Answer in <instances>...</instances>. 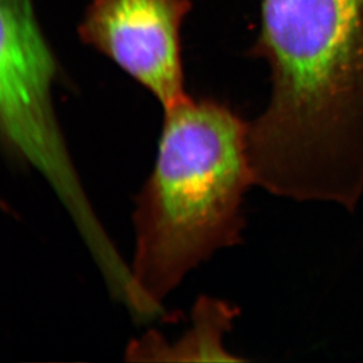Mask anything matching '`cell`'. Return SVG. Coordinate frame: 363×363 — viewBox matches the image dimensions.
<instances>
[{
  "instance_id": "2",
  "label": "cell",
  "mask_w": 363,
  "mask_h": 363,
  "mask_svg": "<svg viewBox=\"0 0 363 363\" xmlns=\"http://www.w3.org/2000/svg\"><path fill=\"white\" fill-rule=\"evenodd\" d=\"M248 123L225 104L185 99L164 108L158 155L134 212V281L157 307L216 250L240 241L254 184Z\"/></svg>"
},
{
  "instance_id": "4",
  "label": "cell",
  "mask_w": 363,
  "mask_h": 363,
  "mask_svg": "<svg viewBox=\"0 0 363 363\" xmlns=\"http://www.w3.org/2000/svg\"><path fill=\"white\" fill-rule=\"evenodd\" d=\"M191 9L189 0H92L80 38L144 86L164 110L187 96L180 28Z\"/></svg>"
},
{
  "instance_id": "3",
  "label": "cell",
  "mask_w": 363,
  "mask_h": 363,
  "mask_svg": "<svg viewBox=\"0 0 363 363\" xmlns=\"http://www.w3.org/2000/svg\"><path fill=\"white\" fill-rule=\"evenodd\" d=\"M0 128L12 158L52 184L74 173L52 105L58 64L35 17L33 0H0Z\"/></svg>"
},
{
  "instance_id": "1",
  "label": "cell",
  "mask_w": 363,
  "mask_h": 363,
  "mask_svg": "<svg viewBox=\"0 0 363 363\" xmlns=\"http://www.w3.org/2000/svg\"><path fill=\"white\" fill-rule=\"evenodd\" d=\"M250 53L272 96L248 123L254 184L354 209L363 194V0H261Z\"/></svg>"
},
{
  "instance_id": "5",
  "label": "cell",
  "mask_w": 363,
  "mask_h": 363,
  "mask_svg": "<svg viewBox=\"0 0 363 363\" xmlns=\"http://www.w3.org/2000/svg\"><path fill=\"white\" fill-rule=\"evenodd\" d=\"M235 318V308L226 302L200 298L193 313V327L182 339L168 346L157 334L130 345V360L242 361L223 347V337Z\"/></svg>"
}]
</instances>
